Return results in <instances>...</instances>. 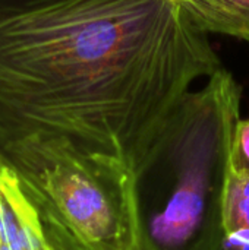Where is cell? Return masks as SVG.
Masks as SVG:
<instances>
[{"label": "cell", "instance_id": "obj_7", "mask_svg": "<svg viewBox=\"0 0 249 250\" xmlns=\"http://www.w3.org/2000/svg\"><path fill=\"white\" fill-rule=\"evenodd\" d=\"M41 220L45 231L48 250H95L56 220L43 215Z\"/></svg>", "mask_w": 249, "mask_h": 250}, {"label": "cell", "instance_id": "obj_6", "mask_svg": "<svg viewBox=\"0 0 249 250\" xmlns=\"http://www.w3.org/2000/svg\"><path fill=\"white\" fill-rule=\"evenodd\" d=\"M225 231L249 229V174L229 170L223 199Z\"/></svg>", "mask_w": 249, "mask_h": 250}, {"label": "cell", "instance_id": "obj_1", "mask_svg": "<svg viewBox=\"0 0 249 250\" xmlns=\"http://www.w3.org/2000/svg\"><path fill=\"white\" fill-rule=\"evenodd\" d=\"M222 69L178 0H0V149L62 139L119 182Z\"/></svg>", "mask_w": 249, "mask_h": 250}, {"label": "cell", "instance_id": "obj_4", "mask_svg": "<svg viewBox=\"0 0 249 250\" xmlns=\"http://www.w3.org/2000/svg\"><path fill=\"white\" fill-rule=\"evenodd\" d=\"M0 250H48L40 211L1 151Z\"/></svg>", "mask_w": 249, "mask_h": 250}, {"label": "cell", "instance_id": "obj_9", "mask_svg": "<svg viewBox=\"0 0 249 250\" xmlns=\"http://www.w3.org/2000/svg\"><path fill=\"white\" fill-rule=\"evenodd\" d=\"M220 250H249V229L225 231Z\"/></svg>", "mask_w": 249, "mask_h": 250}, {"label": "cell", "instance_id": "obj_3", "mask_svg": "<svg viewBox=\"0 0 249 250\" xmlns=\"http://www.w3.org/2000/svg\"><path fill=\"white\" fill-rule=\"evenodd\" d=\"M0 151L43 217L95 250H126L117 186L100 161L62 139H29Z\"/></svg>", "mask_w": 249, "mask_h": 250}, {"label": "cell", "instance_id": "obj_2", "mask_svg": "<svg viewBox=\"0 0 249 250\" xmlns=\"http://www.w3.org/2000/svg\"><path fill=\"white\" fill-rule=\"evenodd\" d=\"M242 88L222 69L185 101L172 130L119 170L126 250H220Z\"/></svg>", "mask_w": 249, "mask_h": 250}, {"label": "cell", "instance_id": "obj_5", "mask_svg": "<svg viewBox=\"0 0 249 250\" xmlns=\"http://www.w3.org/2000/svg\"><path fill=\"white\" fill-rule=\"evenodd\" d=\"M178 1L200 31L249 41V0Z\"/></svg>", "mask_w": 249, "mask_h": 250}, {"label": "cell", "instance_id": "obj_8", "mask_svg": "<svg viewBox=\"0 0 249 250\" xmlns=\"http://www.w3.org/2000/svg\"><path fill=\"white\" fill-rule=\"evenodd\" d=\"M230 167L235 171L249 174V119H239L230 152Z\"/></svg>", "mask_w": 249, "mask_h": 250}]
</instances>
